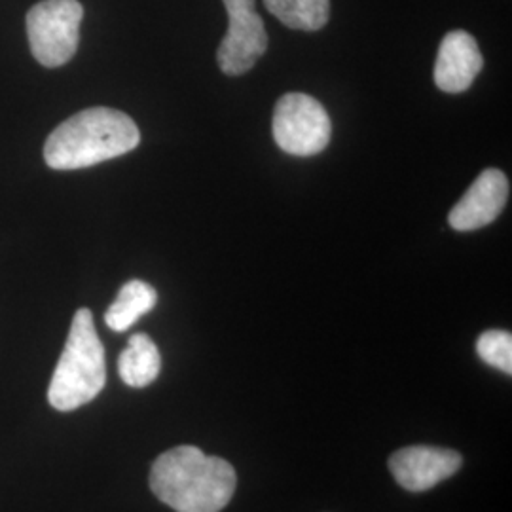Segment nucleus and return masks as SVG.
Returning <instances> with one entry per match:
<instances>
[{
	"label": "nucleus",
	"mask_w": 512,
	"mask_h": 512,
	"mask_svg": "<svg viewBox=\"0 0 512 512\" xmlns=\"http://www.w3.org/2000/svg\"><path fill=\"white\" fill-rule=\"evenodd\" d=\"M461 463V456L450 448L408 446L389 458V471L401 488L420 494L456 475Z\"/></svg>",
	"instance_id": "0eeeda50"
},
{
	"label": "nucleus",
	"mask_w": 512,
	"mask_h": 512,
	"mask_svg": "<svg viewBox=\"0 0 512 512\" xmlns=\"http://www.w3.org/2000/svg\"><path fill=\"white\" fill-rule=\"evenodd\" d=\"M238 476L222 458L196 446H177L154 461L150 490L175 512H220L236 492Z\"/></svg>",
	"instance_id": "f257e3e1"
},
{
	"label": "nucleus",
	"mask_w": 512,
	"mask_h": 512,
	"mask_svg": "<svg viewBox=\"0 0 512 512\" xmlns=\"http://www.w3.org/2000/svg\"><path fill=\"white\" fill-rule=\"evenodd\" d=\"M84 8L78 0H42L27 14V37L40 65L55 69L73 59Z\"/></svg>",
	"instance_id": "20e7f679"
},
{
	"label": "nucleus",
	"mask_w": 512,
	"mask_h": 512,
	"mask_svg": "<svg viewBox=\"0 0 512 512\" xmlns=\"http://www.w3.org/2000/svg\"><path fill=\"white\" fill-rule=\"evenodd\" d=\"M484 67L475 37L467 31H452L440 42L435 63V84L442 92L461 93L471 88Z\"/></svg>",
	"instance_id": "1a4fd4ad"
},
{
	"label": "nucleus",
	"mask_w": 512,
	"mask_h": 512,
	"mask_svg": "<svg viewBox=\"0 0 512 512\" xmlns=\"http://www.w3.org/2000/svg\"><path fill=\"white\" fill-rule=\"evenodd\" d=\"M509 200V179L499 169H486L478 175L465 196L450 211L448 222L458 232H473L492 224Z\"/></svg>",
	"instance_id": "6e6552de"
},
{
	"label": "nucleus",
	"mask_w": 512,
	"mask_h": 512,
	"mask_svg": "<svg viewBox=\"0 0 512 512\" xmlns=\"http://www.w3.org/2000/svg\"><path fill=\"white\" fill-rule=\"evenodd\" d=\"M332 124L323 105L306 93L283 95L274 112V139L283 152L308 158L329 145Z\"/></svg>",
	"instance_id": "39448f33"
},
{
	"label": "nucleus",
	"mask_w": 512,
	"mask_h": 512,
	"mask_svg": "<svg viewBox=\"0 0 512 512\" xmlns=\"http://www.w3.org/2000/svg\"><path fill=\"white\" fill-rule=\"evenodd\" d=\"M476 353L486 365L512 374V334L507 330H486L476 342Z\"/></svg>",
	"instance_id": "ddd939ff"
},
{
	"label": "nucleus",
	"mask_w": 512,
	"mask_h": 512,
	"mask_svg": "<svg viewBox=\"0 0 512 512\" xmlns=\"http://www.w3.org/2000/svg\"><path fill=\"white\" fill-rule=\"evenodd\" d=\"M268 12L296 31H319L327 25L330 0H264Z\"/></svg>",
	"instance_id": "f8f14e48"
},
{
	"label": "nucleus",
	"mask_w": 512,
	"mask_h": 512,
	"mask_svg": "<svg viewBox=\"0 0 512 512\" xmlns=\"http://www.w3.org/2000/svg\"><path fill=\"white\" fill-rule=\"evenodd\" d=\"M107 384L105 348L97 336L92 311H76L65 349L48 387V401L59 412H73L103 391Z\"/></svg>",
	"instance_id": "7ed1b4c3"
},
{
	"label": "nucleus",
	"mask_w": 512,
	"mask_h": 512,
	"mask_svg": "<svg viewBox=\"0 0 512 512\" xmlns=\"http://www.w3.org/2000/svg\"><path fill=\"white\" fill-rule=\"evenodd\" d=\"M228 12V33L222 38L217 61L228 76L249 73L268 50V33L258 16L256 0H222Z\"/></svg>",
	"instance_id": "423d86ee"
},
{
	"label": "nucleus",
	"mask_w": 512,
	"mask_h": 512,
	"mask_svg": "<svg viewBox=\"0 0 512 512\" xmlns=\"http://www.w3.org/2000/svg\"><path fill=\"white\" fill-rule=\"evenodd\" d=\"M139 143V128L126 112L93 107L74 114L50 133L44 160L59 171L84 169L124 156Z\"/></svg>",
	"instance_id": "f03ea898"
},
{
	"label": "nucleus",
	"mask_w": 512,
	"mask_h": 512,
	"mask_svg": "<svg viewBox=\"0 0 512 512\" xmlns=\"http://www.w3.org/2000/svg\"><path fill=\"white\" fill-rule=\"evenodd\" d=\"M156 304V289L145 281L133 279L120 289L116 300L110 304L109 310L105 313V323L114 332H124L133 327L143 315H147L148 311L154 310Z\"/></svg>",
	"instance_id": "9b49d317"
},
{
	"label": "nucleus",
	"mask_w": 512,
	"mask_h": 512,
	"mask_svg": "<svg viewBox=\"0 0 512 512\" xmlns=\"http://www.w3.org/2000/svg\"><path fill=\"white\" fill-rule=\"evenodd\" d=\"M162 368V357L156 344L148 334H133L128 348L120 353L118 372L124 384L135 389H143L156 382Z\"/></svg>",
	"instance_id": "9d476101"
}]
</instances>
